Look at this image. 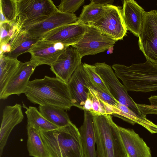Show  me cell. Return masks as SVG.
<instances>
[{
	"label": "cell",
	"mask_w": 157,
	"mask_h": 157,
	"mask_svg": "<svg viewBox=\"0 0 157 157\" xmlns=\"http://www.w3.org/2000/svg\"><path fill=\"white\" fill-rule=\"evenodd\" d=\"M40 132L49 157H84L79 130L71 122L64 127Z\"/></svg>",
	"instance_id": "2"
},
{
	"label": "cell",
	"mask_w": 157,
	"mask_h": 157,
	"mask_svg": "<svg viewBox=\"0 0 157 157\" xmlns=\"http://www.w3.org/2000/svg\"><path fill=\"white\" fill-rule=\"evenodd\" d=\"M88 95L92 102L93 115L95 114H109L113 112L114 107L102 101L97 95L96 91L93 88L89 87Z\"/></svg>",
	"instance_id": "25"
},
{
	"label": "cell",
	"mask_w": 157,
	"mask_h": 157,
	"mask_svg": "<svg viewBox=\"0 0 157 157\" xmlns=\"http://www.w3.org/2000/svg\"><path fill=\"white\" fill-rule=\"evenodd\" d=\"M118 128L128 157H151L150 148L133 129Z\"/></svg>",
	"instance_id": "16"
},
{
	"label": "cell",
	"mask_w": 157,
	"mask_h": 157,
	"mask_svg": "<svg viewBox=\"0 0 157 157\" xmlns=\"http://www.w3.org/2000/svg\"><path fill=\"white\" fill-rule=\"evenodd\" d=\"M107 5H104L90 1V3L83 6L76 22L82 24H87L97 21L106 12Z\"/></svg>",
	"instance_id": "24"
},
{
	"label": "cell",
	"mask_w": 157,
	"mask_h": 157,
	"mask_svg": "<svg viewBox=\"0 0 157 157\" xmlns=\"http://www.w3.org/2000/svg\"><path fill=\"white\" fill-rule=\"evenodd\" d=\"M78 17L75 13H67L58 10L43 21L23 29L31 37L40 39L46 33L59 27L74 23Z\"/></svg>",
	"instance_id": "14"
},
{
	"label": "cell",
	"mask_w": 157,
	"mask_h": 157,
	"mask_svg": "<svg viewBox=\"0 0 157 157\" xmlns=\"http://www.w3.org/2000/svg\"><path fill=\"white\" fill-rule=\"evenodd\" d=\"M138 45L147 60L157 64V10L145 11Z\"/></svg>",
	"instance_id": "5"
},
{
	"label": "cell",
	"mask_w": 157,
	"mask_h": 157,
	"mask_svg": "<svg viewBox=\"0 0 157 157\" xmlns=\"http://www.w3.org/2000/svg\"><path fill=\"white\" fill-rule=\"evenodd\" d=\"M84 2V0H63L57 8L59 11L62 13H74Z\"/></svg>",
	"instance_id": "29"
},
{
	"label": "cell",
	"mask_w": 157,
	"mask_h": 157,
	"mask_svg": "<svg viewBox=\"0 0 157 157\" xmlns=\"http://www.w3.org/2000/svg\"><path fill=\"white\" fill-rule=\"evenodd\" d=\"M94 65L110 95L119 103L127 106L136 113L142 115L136 103L128 95L126 88L119 81L112 67L105 62L96 63Z\"/></svg>",
	"instance_id": "6"
},
{
	"label": "cell",
	"mask_w": 157,
	"mask_h": 157,
	"mask_svg": "<svg viewBox=\"0 0 157 157\" xmlns=\"http://www.w3.org/2000/svg\"><path fill=\"white\" fill-rule=\"evenodd\" d=\"M82 65L84 70L92 84L93 86L91 87L110 94L106 86L96 72L95 67L94 65L86 63L82 64Z\"/></svg>",
	"instance_id": "27"
},
{
	"label": "cell",
	"mask_w": 157,
	"mask_h": 157,
	"mask_svg": "<svg viewBox=\"0 0 157 157\" xmlns=\"http://www.w3.org/2000/svg\"><path fill=\"white\" fill-rule=\"evenodd\" d=\"M78 130L81 136L84 157H97L93 117L90 112L84 110L83 124Z\"/></svg>",
	"instance_id": "18"
},
{
	"label": "cell",
	"mask_w": 157,
	"mask_h": 157,
	"mask_svg": "<svg viewBox=\"0 0 157 157\" xmlns=\"http://www.w3.org/2000/svg\"><path fill=\"white\" fill-rule=\"evenodd\" d=\"M18 29L40 23L58 10L51 0H17Z\"/></svg>",
	"instance_id": "4"
},
{
	"label": "cell",
	"mask_w": 157,
	"mask_h": 157,
	"mask_svg": "<svg viewBox=\"0 0 157 157\" xmlns=\"http://www.w3.org/2000/svg\"><path fill=\"white\" fill-rule=\"evenodd\" d=\"M24 117L20 104L6 106L4 109L0 130V157L11 132L16 126L22 121Z\"/></svg>",
	"instance_id": "15"
},
{
	"label": "cell",
	"mask_w": 157,
	"mask_h": 157,
	"mask_svg": "<svg viewBox=\"0 0 157 157\" xmlns=\"http://www.w3.org/2000/svg\"><path fill=\"white\" fill-rule=\"evenodd\" d=\"M87 25V30L82 39L72 45L76 49L82 57L104 52L114 46L116 40L94 27Z\"/></svg>",
	"instance_id": "8"
},
{
	"label": "cell",
	"mask_w": 157,
	"mask_h": 157,
	"mask_svg": "<svg viewBox=\"0 0 157 157\" xmlns=\"http://www.w3.org/2000/svg\"><path fill=\"white\" fill-rule=\"evenodd\" d=\"M0 23L7 22L2 11L0 10Z\"/></svg>",
	"instance_id": "35"
},
{
	"label": "cell",
	"mask_w": 157,
	"mask_h": 157,
	"mask_svg": "<svg viewBox=\"0 0 157 157\" xmlns=\"http://www.w3.org/2000/svg\"><path fill=\"white\" fill-rule=\"evenodd\" d=\"M148 99L150 105L136 103L138 109L144 116L148 114L157 115V95H151Z\"/></svg>",
	"instance_id": "30"
},
{
	"label": "cell",
	"mask_w": 157,
	"mask_h": 157,
	"mask_svg": "<svg viewBox=\"0 0 157 157\" xmlns=\"http://www.w3.org/2000/svg\"><path fill=\"white\" fill-rule=\"evenodd\" d=\"M34 104L56 106L65 110L73 106L67 83L57 77L45 76L29 81L24 93Z\"/></svg>",
	"instance_id": "1"
},
{
	"label": "cell",
	"mask_w": 157,
	"mask_h": 157,
	"mask_svg": "<svg viewBox=\"0 0 157 157\" xmlns=\"http://www.w3.org/2000/svg\"><path fill=\"white\" fill-rule=\"evenodd\" d=\"M113 47H111L109 48L107 50H108V51L109 52L110 54H111L113 53Z\"/></svg>",
	"instance_id": "36"
},
{
	"label": "cell",
	"mask_w": 157,
	"mask_h": 157,
	"mask_svg": "<svg viewBox=\"0 0 157 157\" xmlns=\"http://www.w3.org/2000/svg\"><path fill=\"white\" fill-rule=\"evenodd\" d=\"M97 157H128L118 126L111 115H93Z\"/></svg>",
	"instance_id": "3"
},
{
	"label": "cell",
	"mask_w": 157,
	"mask_h": 157,
	"mask_svg": "<svg viewBox=\"0 0 157 157\" xmlns=\"http://www.w3.org/2000/svg\"><path fill=\"white\" fill-rule=\"evenodd\" d=\"M0 45V54L9 53L11 51V47L9 43Z\"/></svg>",
	"instance_id": "33"
},
{
	"label": "cell",
	"mask_w": 157,
	"mask_h": 157,
	"mask_svg": "<svg viewBox=\"0 0 157 157\" xmlns=\"http://www.w3.org/2000/svg\"><path fill=\"white\" fill-rule=\"evenodd\" d=\"M21 62L17 58L0 54V93L18 68Z\"/></svg>",
	"instance_id": "21"
},
{
	"label": "cell",
	"mask_w": 157,
	"mask_h": 157,
	"mask_svg": "<svg viewBox=\"0 0 157 157\" xmlns=\"http://www.w3.org/2000/svg\"><path fill=\"white\" fill-rule=\"evenodd\" d=\"M27 146L29 155L33 157H49L40 131L28 126H27Z\"/></svg>",
	"instance_id": "20"
},
{
	"label": "cell",
	"mask_w": 157,
	"mask_h": 157,
	"mask_svg": "<svg viewBox=\"0 0 157 157\" xmlns=\"http://www.w3.org/2000/svg\"><path fill=\"white\" fill-rule=\"evenodd\" d=\"M68 47L60 43L40 39L31 47L27 52L31 55L30 60L38 66L46 64L50 66Z\"/></svg>",
	"instance_id": "9"
},
{
	"label": "cell",
	"mask_w": 157,
	"mask_h": 157,
	"mask_svg": "<svg viewBox=\"0 0 157 157\" xmlns=\"http://www.w3.org/2000/svg\"><path fill=\"white\" fill-rule=\"evenodd\" d=\"M93 88L96 91L98 97L103 101L113 106H117L119 102L115 99L110 94L101 90Z\"/></svg>",
	"instance_id": "31"
},
{
	"label": "cell",
	"mask_w": 157,
	"mask_h": 157,
	"mask_svg": "<svg viewBox=\"0 0 157 157\" xmlns=\"http://www.w3.org/2000/svg\"><path fill=\"white\" fill-rule=\"evenodd\" d=\"M82 58L75 48L69 46L50 66V70L56 77L67 83L73 73L81 63Z\"/></svg>",
	"instance_id": "13"
},
{
	"label": "cell",
	"mask_w": 157,
	"mask_h": 157,
	"mask_svg": "<svg viewBox=\"0 0 157 157\" xmlns=\"http://www.w3.org/2000/svg\"><path fill=\"white\" fill-rule=\"evenodd\" d=\"M23 107L26 109L25 113L27 119V126L42 131H48L59 128L45 119L36 107L29 106L27 107L24 104Z\"/></svg>",
	"instance_id": "23"
},
{
	"label": "cell",
	"mask_w": 157,
	"mask_h": 157,
	"mask_svg": "<svg viewBox=\"0 0 157 157\" xmlns=\"http://www.w3.org/2000/svg\"><path fill=\"white\" fill-rule=\"evenodd\" d=\"M82 110L91 113L92 111V102L91 98L88 95L83 107Z\"/></svg>",
	"instance_id": "32"
},
{
	"label": "cell",
	"mask_w": 157,
	"mask_h": 157,
	"mask_svg": "<svg viewBox=\"0 0 157 157\" xmlns=\"http://www.w3.org/2000/svg\"></svg>",
	"instance_id": "37"
},
{
	"label": "cell",
	"mask_w": 157,
	"mask_h": 157,
	"mask_svg": "<svg viewBox=\"0 0 157 157\" xmlns=\"http://www.w3.org/2000/svg\"><path fill=\"white\" fill-rule=\"evenodd\" d=\"M107 6L106 12L101 17L87 24L94 27L116 41L122 40L127 30L123 20L121 10L112 4Z\"/></svg>",
	"instance_id": "7"
},
{
	"label": "cell",
	"mask_w": 157,
	"mask_h": 157,
	"mask_svg": "<svg viewBox=\"0 0 157 157\" xmlns=\"http://www.w3.org/2000/svg\"><path fill=\"white\" fill-rule=\"evenodd\" d=\"M87 28V24L75 22L57 28L44 34L40 39L72 46L82 39Z\"/></svg>",
	"instance_id": "11"
},
{
	"label": "cell",
	"mask_w": 157,
	"mask_h": 157,
	"mask_svg": "<svg viewBox=\"0 0 157 157\" xmlns=\"http://www.w3.org/2000/svg\"><path fill=\"white\" fill-rule=\"evenodd\" d=\"M67 84L73 106L82 109L88 98L89 88L93 85L82 63Z\"/></svg>",
	"instance_id": "12"
},
{
	"label": "cell",
	"mask_w": 157,
	"mask_h": 157,
	"mask_svg": "<svg viewBox=\"0 0 157 157\" xmlns=\"http://www.w3.org/2000/svg\"><path fill=\"white\" fill-rule=\"evenodd\" d=\"M38 109L45 119L58 128L66 126L71 122L65 110L59 108L51 105H39Z\"/></svg>",
	"instance_id": "22"
},
{
	"label": "cell",
	"mask_w": 157,
	"mask_h": 157,
	"mask_svg": "<svg viewBox=\"0 0 157 157\" xmlns=\"http://www.w3.org/2000/svg\"><path fill=\"white\" fill-rule=\"evenodd\" d=\"M0 10L7 22L15 23L17 17V0H0Z\"/></svg>",
	"instance_id": "26"
},
{
	"label": "cell",
	"mask_w": 157,
	"mask_h": 157,
	"mask_svg": "<svg viewBox=\"0 0 157 157\" xmlns=\"http://www.w3.org/2000/svg\"><path fill=\"white\" fill-rule=\"evenodd\" d=\"M39 40L30 36L25 30L19 29L9 42L11 51L7 55L17 59L20 55L27 52L31 47Z\"/></svg>",
	"instance_id": "19"
},
{
	"label": "cell",
	"mask_w": 157,
	"mask_h": 157,
	"mask_svg": "<svg viewBox=\"0 0 157 157\" xmlns=\"http://www.w3.org/2000/svg\"><path fill=\"white\" fill-rule=\"evenodd\" d=\"M0 44L9 43L17 31L19 29L16 22L0 23Z\"/></svg>",
	"instance_id": "28"
},
{
	"label": "cell",
	"mask_w": 157,
	"mask_h": 157,
	"mask_svg": "<svg viewBox=\"0 0 157 157\" xmlns=\"http://www.w3.org/2000/svg\"><path fill=\"white\" fill-rule=\"evenodd\" d=\"M37 66V64L32 60L21 62L3 91L0 93V99L5 100L11 95H19L24 93L29 82V78Z\"/></svg>",
	"instance_id": "10"
},
{
	"label": "cell",
	"mask_w": 157,
	"mask_h": 157,
	"mask_svg": "<svg viewBox=\"0 0 157 157\" xmlns=\"http://www.w3.org/2000/svg\"><path fill=\"white\" fill-rule=\"evenodd\" d=\"M91 1L96 3L102 5H106L107 4H111L114 2L113 0H92Z\"/></svg>",
	"instance_id": "34"
},
{
	"label": "cell",
	"mask_w": 157,
	"mask_h": 157,
	"mask_svg": "<svg viewBox=\"0 0 157 157\" xmlns=\"http://www.w3.org/2000/svg\"><path fill=\"white\" fill-rule=\"evenodd\" d=\"M121 11L127 30L138 37L145 11L136 1L124 0Z\"/></svg>",
	"instance_id": "17"
}]
</instances>
